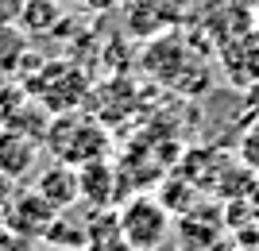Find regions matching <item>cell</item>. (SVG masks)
<instances>
[{"mask_svg":"<svg viewBox=\"0 0 259 251\" xmlns=\"http://www.w3.org/2000/svg\"><path fill=\"white\" fill-rule=\"evenodd\" d=\"M116 228L136 251H155L170 240V209L151 193H136L120 205Z\"/></svg>","mask_w":259,"mask_h":251,"instance_id":"cell-1","label":"cell"},{"mask_svg":"<svg viewBox=\"0 0 259 251\" xmlns=\"http://www.w3.org/2000/svg\"><path fill=\"white\" fill-rule=\"evenodd\" d=\"M47 143L58 163H70V166H85V163H97L105 159L108 151V135L97 120L89 116H58V120L47 128Z\"/></svg>","mask_w":259,"mask_h":251,"instance_id":"cell-2","label":"cell"},{"mask_svg":"<svg viewBox=\"0 0 259 251\" xmlns=\"http://www.w3.org/2000/svg\"><path fill=\"white\" fill-rule=\"evenodd\" d=\"M54 220H58V209L31 189V193H23L20 201L12 205L4 224H8L16 236H23V240H47V232H51Z\"/></svg>","mask_w":259,"mask_h":251,"instance_id":"cell-3","label":"cell"},{"mask_svg":"<svg viewBox=\"0 0 259 251\" xmlns=\"http://www.w3.org/2000/svg\"><path fill=\"white\" fill-rule=\"evenodd\" d=\"M39 163V143L35 135L20 128H0V178H8V182H20L27 178Z\"/></svg>","mask_w":259,"mask_h":251,"instance_id":"cell-4","label":"cell"},{"mask_svg":"<svg viewBox=\"0 0 259 251\" xmlns=\"http://www.w3.org/2000/svg\"><path fill=\"white\" fill-rule=\"evenodd\" d=\"M35 193L47 197L58 213H66L70 205L81 201V178H77V166H70V163L47 166L43 174H39V182H35Z\"/></svg>","mask_w":259,"mask_h":251,"instance_id":"cell-5","label":"cell"},{"mask_svg":"<svg viewBox=\"0 0 259 251\" xmlns=\"http://www.w3.org/2000/svg\"><path fill=\"white\" fill-rule=\"evenodd\" d=\"M85 251H136L116 228V217L108 220H97L93 228H89V240H85Z\"/></svg>","mask_w":259,"mask_h":251,"instance_id":"cell-6","label":"cell"},{"mask_svg":"<svg viewBox=\"0 0 259 251\" xmlns=\"http://www.w3.org/2000/svg\"><path fill=\"white\" fill-rule=\"evenodd\" d=\"M23 58V31L12 23H0V77L12 74Z\"/></svg>","mask_w":259,"mask_h":251,"instance_id":"cell-7","label":"cell"},{"mask_svg":"<svg viewBox=\"0 0 259 251\" xmlns=\"http://www.w3.org/2000/svg\"><path fill=\"white\" fill-rule=\"evenodd\" d=\"M236 151H240V163L248 166L251 174H259V116H255V120H251L244 131H240Z\"/></svg>","mask_w":259,"mask_h":251,"instance_id":"cell-8","label":"cell"}]
</instances>
